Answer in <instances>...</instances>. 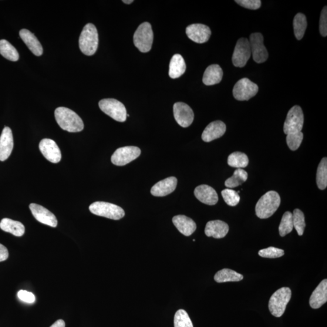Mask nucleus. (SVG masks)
Instances as JSON below:
<instances>
[{"mask_svg": "<svg viewBox=\"0 0 327 327\" xmlns=\"http://www.w3.org/2000/svg\"><path fill=\"white\" fill-rule=\"evenodd\" d=\"M57 123L64 130L69 132H79L84 129L83 121L74 111L68 108L60 107L55 111Z\"/></svg>", "mask_w": 327, "mask_h": 327, "instance_id": "1", "label": "nucleus"}, {"mask_svg": "<svg viewBox=\"0 0 327 327\" xmlns=\"http://www.w3.org/2000/svg\"><path fill=\"white\" fill-rule=\"evenodd\" d=\"M281 204L277 192L269 191L259 199L256 205V214L260 219L268 218L274 215Z\"/></svg>", "mask_w": 327, "mask_h": 327, "instance_id": "2", "label": "nucleus"}, {"mask_svg": "<svg viewBox=\"0 0 327 327\" xmlns=\"http://www.w3.org/2000/svg\"><path fill=\"white\" fill-rule=\"evenodd\" d=\"M99 33L95 25L88 23L82 30L79 39V47L84 55L92 56L99 47Z\"/></svg>", "mask_w": 327, "mask_h": 327, "instance_id": "3", "label": "nucleus"}, {"mask_svg": "<svg viewBox=\"0 0 327 327\" xmlns=\"http://www.w3.org/2000/svg\"><path fill=\"white\" fill-rule=\"evenodd\" d=\"M291 298L292 291L288 287H282L275 292L270 299L268 303L269 310L272 315L277 318L281 317Z\"/></svg>", "mask_w": 327, "mask_h": 327, "instance_id": "4", "label": "nucleus"}, {"mask_svg": "<svg viewBox=\"0 0 327 327\" xmlns=\"http://www.w3.org/2000/svg\"><path fill=\"white\" fill-rule=\"evenodd\" d=\"M153 42V32L149 23L144 22L138 27L133 35V43L141 52H149Z\"/></svg>", "mask_w": 327, "mask_h": 327, "instance_id": "5", "label": "nucleus"}, {"mask_svg": "<svg viewBox=\"0 0 327 327\" xmlns=\"http://www.w3.org/2000/svg\"><path fill=\"white\" fill-rule=\"evenodd\" d=\"M91 213L113 220H119L125 216L123 209L106 202H95L89 206Z\"/></svg>", "mask_w": 327, "mask_h": 327, "instance_id": "6", "label": "nucleus"}, {"mask_svg": "<svg viewBox=\"0 0 327 327\" xmlns=\"http://www.w3.org/2000/svg\"><path fill=\"white\" fill-rule=\"evenodd\" d=\"M100 109L114 120L124 122L127 119V111L125 106L120 101L116 99H107L99 102Z\"/></svg>", "mask_w": 327, "mask_h": 327, "instance_id": "7", "label": "nucleus"}, {"mask_svg": "<svg viewBox=\"0 0 327 327\" xmlns=\"http://www.w3.org/2000/svg\"><path fill=\"white\" fill-rule=\"evenodd\" d=\"M304 117L301 107L299 106H295L288 111L287 116L284 125V131L286 134L293 133H297L301 131Z\"/></svg>", "mask_w": 327, "mask_h": 327, "instance_id": "8", "label": "nucleus"}, {"mask_svg": "<svg viewBox=\"0 0 327 327\" xmlns=\"http://www.w3.org/2000/svg\"><path fill=\"white\" fill-rule=\"evenodd\" d=\"M258 90L257 84L244 78L236 83L233 89V95L238 101H248L255 97Z\"/></svg>", "mask_w": 327, "mask_h": 327, "instance_id": "9", "label": "nucleus"}, {"mask_svg": "<svg viewBox=\"0 0 327 327\" xmlns=\"http://www.w3.org/2000/svg\"><path fill=\"white\" fill-rule=\"evenodd\" d=\"M140 148L136 146H126L119 148L111 157L112 163L118 166H123L136 160L141 155Z\"/></svg>", "mask_w": 327, "mask_h": 327, "instance_id": "10", "label": "nucleus"}, {"mask_svg": "<svg viewBox=\"0 0 327 327\" xmlns=\"http://www.w3.org/2000/svg\"><path fill=\"white\" fill-rule=\"evenodd\" d=\"M252 55L250 43L247 39L242 38L236 45L232 56V63L237 67H243Z\"/></svg>", "mask_w": 327, "mask_h": 327, "instance_id": "11", "label": "nucleus"}, {"mask_svg": "<svg viewBox=\"0 0 327 327\" xmlns=\"http://www.w3.org/2000/svg\"><path fill=\"white\" fill-rule=\"evenodd\" d=\"M251 52L256 63H262L267 61L268 53L264 45V37L261 33H254L250 36Z\"/></svg>", "mask_w": 327, "mask_h": 327, "instance_id": "12", "label": "nucleus"}, {"mask_svg": "<svg viewBox=\"0 0 327 327\" xmlns=\"http://www.w3.org/2000/svg\"><path fill=\"white\" fill-rule=\"evenodd\" d=\"M174 114L175 120L181 127H189L194 120V113L187 104L178 102L174 104Z\"/></svg>", "mask_w": 327, "mask_h": 327, "instance_id": "13", "label": "nucleus"}, {"mask_svg": "<svg viewBox=\"0 0 327 327\" xmlns=\"http://www.w3.org/2000/svg\"><path fill=\"white\" fill-rule=\"evenodd\" d=\"M40 151L46 160L52 163H58L62 160V153L58 145L51 139L42 140L39 144Z\"/></svg>", "mask_w": 327, "mask_h": 327, "instance_id": "14", "label": "nucleus"}, {"mask_svg": "<svg viewBox=\"0 0 327 327\" xmlns=\"http://www.w3.org/2000/svg\"><path fill=\"white\" fill-rule=\"evenodd\" d=\"M30 211L37 221L52 227H56L58 224L56 217L51 211L42 205L32 203L29 205Z\"/></svg>", "mask_w": 327, "mask_h": 327, "instance_id": "15", "label": "nucleus"}, {"mask_svg": "<svg viewBox=\"0 0 327 327\" xmlns=\"http://www.w3.org/2000/svg\"><path fill=\"white\" fill-rule=\"evenodd\" d=\"M186 34L188 39L197 43H204L208 41L211 34V30L206 25L193 24L187 27Z\"/></svg>", "mask_w": 327, "mask_h": 327, "instance_id": "16", "label": "nucleus"}, {"mask_svg": "<svg viewBox=\"0 0 327 327\" xmlns=\"http://www.w3.org/2000/svg\"><path fill=\"white\" fill-rule=\"evenodd\" d=\"M178 180L174 177L167 178L158 182L151 189V194L154 197L167 196L176 189Z\"/></svg>", "mask_w": 327, "mask_h": 327, "instance_id": "17", "label": "nucleus"}, {"mask_svg": "<svg viewBox=\"0 0 327 327\" xmlns=\"http://www.w3.org/2000/svg\"><path fill=\"white\" fill-rule=\"evenodd\" d=\"M226 131V126L221 121H215L209 124L202 134V139L205 142L218 139L223 136Z\"/></svg>", "mask_w": 327, "mask_h": 327, "instance_id": "18", "label": "nucleus"}, {"mask_svg": "<svg viewBox=\"0 0 327 327\" xmlns=\"http://www.w3.org/2000/svg\"><path fill=\"white\" fill-rule=\"evenodd\" d=\"M13 148L12 131L5 127L0 137V161H5L11 155Z\"/></svg>", "mask_w": 327, "mask_h": 327, "instance_id": "19", "label": "nucleus"}, {"mask_svg": "<svg viewBox=\"0 0 327 327\" xmlns=\"http://www.w3.org/2000/svg\"><path fill=\"white\" fill-rule=\"evenodd\" d=\"M195 196L202 203L214 205L218 201L217 191L207 185H199L194 191Z\"/></svg>", "mask_w": 327, "mask_h": 327, "instance_id": "20", "label": "nucleus"}, {"mask_svg": "<svg viewBox=\"0 0 327 327\" xmlns=\"http://www.w3.org/2000/svg\"><path fill=\"white\" fill-rule=\"evenodd\" d=\"M228 231V224L220 220L209 221L205 228V235L208 237H213L216 239L224 238Z\"/></svg>", "mask_w": 327, "mask_h": 327, "instance_id": "21", "label": "nucleus"}, {"mask_svg": "<svg viewBox=\"0 0 327 327\" xmlns=\"http://www.w3.org/2000/svg\"><path fill=\"white\" fill-rule=\"evenodd\" d=\"M327 301V280L323 281L313 291L310 298V306L313 309H318Z\"/></svg>", "mask_w": 327, "mask_h": 327, "instance_id": "22", "label": "nucleus"}, {"mask_svg": "<svg viewBox=\"0 0 327 327\" xmlns=\"http://www.w3.org/2000/svg\"><path fill=\"white\" fill-rule=\"evenodd\" d=\"M172 221L175 226L185 237H189L196 230V223L186 216H175L172 219Z\"/></svg>", "mask_w": 327, "mask_h": 327, "instance_id": "23", "label": "nucleus"}, {"mask_svg": "<svg viewBox=\"0 0 327 327\" xmlns=\"http://www.w3.org/2000/svg\"><path fill=\"white\" fill-rule=\"evenodd\" d=\"M20 36L35 55L39 56L42 55L43 47L33 33L28 29H23L20 31Z\"/></svg>", "mask_w": 327, "mask_h": 327, "instance_id": "24", "label": "nucleus"}, {"mask_svg": "<svg viewBox=\"0 0 327 327\" xmlns=\"http://www.w3.org/2000/svg\"><path fill=\"white\" fill-rule=\"evenodd\" d=\"M223 76V71L218 65L209 66L205 70L202 82L206 86H213L220 83Z\"/></svg>", "mask_w": 327, "mask_h": 327, "instance_id": "25", "label": "nucleus"}, {"mask_svg": "<svg viewBox=\"0 0 327 327\" xmlns=\"http://www.w3.org/2000/svg\"><path fill=\"white\" fill-rule=\"evenodd\" d=\"M0 228L18 237H22L25 232V227L22 222L9 218L3 219L0 222Z\"/></svg>", "mask_w": 327, "mask_h": 327, "instance_id": "26", "label": "nucleus"}, {"mask_svg": "<svg viewBox=\"0 0 327 327\" xmlns=\"http://www.w3.org/2000/svg\"><path fill=\"white\" fill-rule=\"evenodd\" d=\"M186 70V65L183 57L180 54H175L171 58L169 66V76L171 79H176L183 75Z\"/></svg>", "mask_w": 327, "mask_h": 327, "instance_id": "27", "label": "nucleus"}, {"mask_svg": "<svg viewBox=\"0 0 327 327\" xmlns=\"http://www.w3.org/2000/svg\"><path fill=\"white\" fill-rule=\"evenodd\" d=\"M244 276L237 272L228 268L221 270L216 274L214 279L218 283L239 282L243 279Z\"/></svg>", "mask_w": 327, "mask_h": 327, "instance_id": "28", "label": "nucleus"}, {"mask_svg": "<svg viewBox=\"0 0 327 327\" xmlns=\"http://www.w3.org/2000/svg\"><path fill=\"white\" fill-rule=\"evenodd\" d=\"M0 54L7 60L12 62H16L19 59L17 50L5 40H0Z\"/></svg>", "mask_w": 327, "mask_h": 327, "instance_id": "29", "label": "nucleus"}, {"mask_svg": "<svg viewBox=\"0 0 327 327\" xmlns=\"http://www.w3.org/2000/svg\"><path fill=\"white\" fill-rule=\"evenodd\" d=\"M307 26L306 16L302 13H298L293 20V28L296 38L301 40L304 36L305 30Z\"/></svg>", "mask_w": 327, "mask_h": 327, "instance_id": "30", "label": "nucleus"}, {"mask_svg": "<svg viewBox=\"0 0 327 327\" xmlns=\"http://www.w3.org/2000/svg\"><path fill=\"white\" fill-rule=\"evenodd\" d=\"M248 174L242 168H238L235 171L234 175L227 179L225 182V185L228 188H235L239 186L247 181Z\"/></svg>", "mask_w": 327, "mask_h": 327, "instance_id": "31", "label": "nucleus"}, {"mask_svg": "<svg viewBox=\"0 0 327 327\" xmlns=\"http://www.w3.org/2000/svg\"><path fill=\"white\" fill-rule=\"evenodd\" d=\"M248 158L244 153L236 151L229 155L227 163L229 166L238 168H245L248 166Z\"/></svg>", "mask_w": 327, "mask_h": 327, "instance_id": "32", "label": "nucleus"}, {"mask_svg": "<svg viewBox=\"0 0 327 327\" xmlns=\"http://www.w3.org/2000/svg\"><path fill=\"white\" fill-rule=\"evenodd\" d=\"M317 185L320 190H324L327 186V159L322 158L319 164L316 174Z\"/></svg>", "mask_w": 327, "mask_h": 327, "instance_id": "33", "label": "nucleus"}, {"mask_svg": "<svg viewBox=\"0 0 327 327\" xmlns=\"http://www.w3.org/2000/svg\"><path fill=\"white\" fill-rule=\"evenodd\" d=\"M293 214L291 212L286 211L283 215L281 223L279 227V235L282 237H285L293 230Z\"/></svg>", "mask_w": 327, "mask_h": 327, "instance_id": "34", "label": "nucleus"}, {"mask_svg": "<svg viewBox=\"0 0 327 327\" xmlns=\"http://www.w3.org/2000/svg\"><path fill=\"white\" fill-rule=\"evenodd\" d=\"M292 214L293 227L295 228L299 236H302L306 226L304 214L298 208L295 209Z\"/></svg>", "mask_w": 327, "mask_h": 327, "instance_id": "35", "label": "nucleus"}, {"mask_svg": "<svg viewBox=\"0 0 327 327\" xmlns=\"http://www.w3.org/2000/svg\"><path fill=\"white\" fill-rule=\"evenodd\" d=\"M174 326L175 327H194L189 316L184 310H179L175 313Z\"/></svg>", "mask_w": 327, "mask_h": 327, "instance_id": "36", "label": "nucleus"}, {"mask_svg": "<svg viewBox=\"0 0 327 327\" xmlns=\"http://www.w3.org/2000/svg\"><path fill=\"white\" fill-rule=\"evenodd\" d=\"M303 138V134L302 131L286 134V143H287L290 149L293 151L298 150L301 146Z\"/></svg>", "mask_w": 327, "mask_h": 327, "instance_id": "37", "label": "nucleus"}, {"mask_svg": "<svg viewBox=\"0 0 327 327\" xmlns=\"http://www.w3.org/2000/svg\"><path fill=\"white\" fill-rule=\"evenodd\" d=\"M221 194L225 203L230 205V206H236L240 201V197H239L238 192L234 190L226 188V189L222 191Z\"/></svg>", "mask_w": 327, "mask_h": 327, "instance_id": "38", "label": "nucleus"}, {"mask_svg": "<svg viewBox=\"0 0 327 327\" xmlns=\"http://www.w3.org/2000/svg\"><path fill=\"white\" fill-rule=\"evenodd\" d=\"M284 251L278 248L270 247L259 251L258 255L262 258H278L284 255Z\"/></svg>", "mask_w": 327, "mask_h": 327, "instance_id": "39", "label": "nucleus"}, {"mask_svg": "<svg viewBox=\"0 0 327 327\" xmlns=\"http://www.w3.org/2000/svg\"><path fill=\"white\" fill-rule=\"evenodd\" d=\"M235 2L244 8L251 10H257L261 6L260 0H236Z\"/></svg>", "mask_w": 327, "mask_h": 327, "instance_id": "40", "label": "nucleus"}, {"mask_svg": "<svg viewBox=\"0 0 327 327\" xmlns=\"http://www.w3.org/2000/svg\"><path fill=\"white\" fill-rule=\"evenodd\" d=\"M320 33L323 36L327 35V8L326 6L322 10L319 20Z\"/></svg>", "mask_w": 327, "mask_h": 327, "instance_id": "41", "label": "nucleus"}, {"mask_svg": "<svg viewBox=\"0 0 327 327\" xmlns=\"http://www.w3.org/2000/svg\"><path fill=\"white\" fill-rule=\"evenodd\" d=\"M18 297L21 301L26 303H32L35 301L34 295L26 291H20L18 292Z\"/></svg>", "mask_w": 327, "mask_h": 327, "instance_id": "42", "label": "nucleus"}, {"mask_svg": "<svg viewBox=\"0 0 327 327\" xmlns=\"http://www.w3.org/2000/svg\"><path fill=\"white\" fill-rule=\"evenodd\" d=\"M9 257V252L5 246L0 244V262L5 261Z\"/></svg>", "mask_w": 327, "mask_h": 327, "instance_id": "43", "label": "nucleus"}, {"mask_svg": "<svg viewBox=\"0 0 327 327\" xmlns=\"http://www.w3.org/2000/svg\"><path fill=\"white\" fill-rule=\"evenodd\" d=\"M50 327H65V322L62 319H59Z\"/></svg>", "mask_w": 327, "mask_h": 327, "instance_id": "44", "label": "nucleus"}, {"mask_svg": "<svg viewBox=\"0 0 327 327\" xmlns=\"http://www.w3.org/2000/svg\"><path fill=\"white\" fill-rule=\"evenodd\" d=\"M123 2L126 3V4L129 5L132 3L133 1H132V0H131V1H127V0H126V1H123Z\"/></svg>", "mask_w": 327, "mask_h": 327, "instance_id": "45", "label": "nucleus"}]
</instances>
